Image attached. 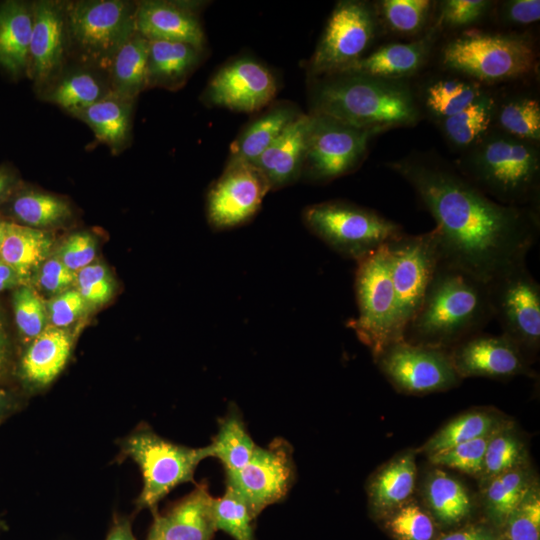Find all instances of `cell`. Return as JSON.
Here are the masks:
<instances>
[{
  "instance_id": "5",
  "label": "cell",
  "mask_w": 540,
  "mask_h": 540,
  "mask_svg": "<svg viewBox=\"0 0 540 540\" xmlns=\"http://www.w3.org/2000/svg\"><path fill=\"white\" fill-rule=\"evenodd\" d=\"M302 220L332 250L356 262L404 233L401 225L376 211L342 200L309 205Z\"/></svg>"
},
{
  "instance_id": "23",
  "label": "cell",
  "mask_w": 540,
  "mask_h": 540,
  "mask_svg": "<svg viewBox=\"0 0 540 540\" xmlns=\"http://www.w3.org/2000/svg\"><path fill=\"white\" fill-rule=\"evenodd\" d=\"M435 32L410 43H391L348 66L340 73H353L381 79L402 80L425 62L434 42ZM339 74V73H338Z\"/></svg>"
},
{
  "instance_id": "9",
  "label": "cell",
  "mask_w": 540,
  "mask_h": 540,
  "mask_svg": "<svg viewBox=\"0 0 540 540\" xmlns=\"http://www.w3.org/2000/svg\"><path fill=\"white\" fill-rule=\"evenodd\" d=\"M354 290L358 314L346 326L375 358L389 344L403 339L386 245L357 262Z\"/></svg>"
},
{
  "instance_id": "45",
  "label": "cell",
  "mask_w": 540,
  "mask_h": 540,
  "mask_svg": "<svg viewBox=\"0 0 540 540\" xmlns=\"http://www.w3.org/2000/svg\"><path fill=\"white\" fill-rule=\"evenodd\" d=\"M499 427L486 435L458 444L444 452L433 454L429 456V460L434 465L456 469L480 478L488 443Z\"/></svg>"
},
{
  "instance_id": "39",
  "label": "cell",
  "mask_w": 540,
  "mask_h": 540,
  "mask_svg": "<svg viewBox=\"0 0 540 540\" xmlns=\"http://www.w3.org/2000/svg\"><path fill=\"white\" fill-rule=\"evenodd\" d=\"M524 465H527L525 445L512 426L503 422L488 443L480 479L486 482Z\"/></svg>"
},
{
  "instance_id": "13",
  "label": "cell",
  "mask_w": 540,
  "mask_h": 540,
  "mask_svg": "<svg viewBox=\"0 0 540 540\" xmlns=\"http://www.w3.org/2000/svg\"><path fill=\"white\" fill-rule=\"evenodd\" d=\"M390 276L395 292L397 319L402 334L424 297L441 262L435 229L401 234L386 244Z\"/></svg>"
},
{
  "instance_id": "41",
  "label": "cell",
  "mask_w": 540,
  "mask_h": 540,
  "mask_svg": "<svg viewBox=\"0 0 540 540\" xmlns=\"http://www.w3.org/2000/svg\"><path fill=\"white\" fill-rule=\"evenodd\" d=\"M213 513L217 530L234 540H255L254 518L245 501L231 487L226 486L223 496L214 498Z\"/></svg>"
},
{
  "instance_id": "58",
  "label": "cell",
  "mask_w": 540,
  "mask_h": 540,
  "mask_svg": "<svg viewBox=\"0 0 540 540\" xmlns=\"http://www.w3.org/2000/svg\"><path fill=\"white\" fill-rule=\"evenodd\" d=\"M11 358V347L7 335L6 327L0 313V376L8 369Z\"/></svg>"
},
{
  "instance_id": "26",
  "label": "cell",
  "mask_w": 540,
  "mask_h": 540,
  "mask_svg": "<svg viewBox=\"0 0 540 540\" xmlns=\"http://www.w3.org/2000/svg\"><path fill=\"white\" fill-rule=\"evenodd\" d=\"M42 90L43 99L65 110L71 116L94 104L109 92L108 77H103L96 67H82L64 71Z\"/></svg>"
},
{
  "instance_id": "18",
  "label": "cell",
  "mask_w": 540,
  "mask_h": 540,
  "mask_svg": "<svg viewBox=\"0 0 540 540\" xmlns=\"http://www.w3.org/2000/svg\"><path fill=\"white\" fill-rule=\"evenodd\" d=\"M65 3L42 0L32 3L33 24L26 75L43 89L63 70L68 40Z\"/></svg>"
},
{
  "instance_id": "7",
  "label": "cell",
  "mask_w": 540,
  "mask_h": 540,
  "mask_svg": "<svg viewBox=\"0 0 540 540\" xmlns=\"http://www.w3.org/2000/svg\"><path fill=\"white\" fill-rule=\"evenodd\" d=\"M121 450L142 471L143 489L136 502L137 508H150L153 512L171 490L192 482L199 463L212 457L209 445L200 448L178 445L149 428H141L125 438Z\"/></svg>"
},
{
  "instance_id": "1",
  "label": "cell",
  "mask_w": 540,
  "mask_h": 540,
  "mask_svg": "<svg viewBox=\"0 0 540 540\" xmlns=\"http://www.w3.org/2000/svg\"><path fill=\"white\" fill-rule=\"evenodd\" d=\"M388 166L434 218L442 263L488 284L526 262L539 236L538 210L499 203L429 158L411 156Z\"/></svg>"
},
{
  "instance_id": "49",
  "label": "cell",
  "mask_w": 540,
  "mask_h": 540,
  "mask_svg": "<svg viewBox=\"0 0 540 540\" xmlns=\"http://www.w3.org/2000/svg\"><path fill=\"white\" fill-rule=\"evenodd\" d=\"M71 271L77 273L90 265L96 255V241L87 232L70 235L54 253Z\"/></svg>"
},
{
  "instance_id": "12",
  "label": "cell",
  "mask_w": 540,
  "mask_h": 540,
  "mask_svg": "<svg viewBox=\"0 0 540 540\" xmlns=\"http://www.w3.org/2000/svg\"><path fill=\"white\" fill-rule=\"evenodd\" d=\"M311 124L302 176L328 182L355 170L376 130L358 128L323 114L309 113Z\"/></svg>"
},
{
  "instance_id": "14",
  "label": "cell",
  "mask_w": 540,
  "mask_h": 540,
  "mask_svg": "<svg viewBox=\"0 0 540 540\" xmlns=\"http://www.w3.org/2000/svg\"><path fill=\"white\" fill-rule=\"evenodd\" d=\"M374 360L389 382L406 394L444 391L461 381L449 350L438 347L402 339L389 344Z\"/></svg>"
},
{
  "instance_id": "29",
  "label": "cell",
  "mask_w": 540,
  "mask_h": 540,
  "mask_svg": "<svg viewBox=\"0 0 540 540\" xmlns=\"http://www.w3.org/2000/svg\"><path fill=\"white\" fill-rule=\"evenodd\" d=\"M416 462L413 452L400 454L381 467L370 480L368 497L379 517L407 502L414 490Z\"/></svg>"
},
{
  "instance_id": "34",
  "label": "cell",
  "mask_w": 540,
  "mask_h": 540,
  "mask_svg": "<svg viewBox=\"0 0 540 540\" xmlns=\"http://www.w3.org/2000/svg\"><path fill=\"white\" fill-rule=\"evenodd\" d=\"M424 497L433 518L443 525L458 524L472 511V500L465 486L442 470L428 475Z\"/></svg>"
},
{
  "instance_id": "36",
  "label": "cell",
  "mask_w": 540,
  "mask_h": 540,
  "mask_svg": "<svg viewBox=\"0 0 540 540\" xmlns=\"http://www.w3.org/2000/svg\"><path fill=\"white\" fill-rule=\"evenodd\" d=\"M209 446L212 457L220 460L225 472L239 470L251 459L256 445L237 407H231L219 420L218 432Z\"/></svg>"
},
{
  "instance_id": "22",
  "label": "cell",
  "mask_w": 540,
  "mask_h": 540,
  "mask_svg": "<svg viewBox=\"0 0 540 540\" xmlns=\"http://www.w3.org/2000/svg\"><path fill=\"white\" fill-rule=\"evenodd\" d=\"M311 115L301 113L253 162L271 190L290 185L302 177Z\"/></svg>"
},
{
  "instance_id": "42",
  "label": "cell",
  "mask_w": 540,
  "mask_h": 540,
  "mask_svg": "<svg viewBox=\"0 0 540 540\" xmlns=\"http://www.w3.org/2000/svg\"><path fill=\"white\" fill-rule=\"evenodd\" d=\"M385 518V529L395 540H433L435 521L416 502L408 500Z\"/></svg>"
},
{
  "instance_id": "17",
  "label": "cell",
  "mask_w": 540,
  "mask_h": 540,
  "mask_svg": "<svg viewBox=\"0 0 540 540\" xmlns=\"http://www.w3.org/2000/svg\"><path fill=\"white\" fill-rule=\"evenodd\" d=\"M276 93L271 71L252 58L242 57L229 61L213 75L202 100L210 106L253 113L267 106Z\"/></svg>"
},
{
  "instance_id": "50",
  "label": "cell",
  "mask_w": 540,
  "mask_h": 540,
  "mask_svg": "<svg viewBox=\"0 0 540 540\" xmlns=\"http://www.w3.org/2000/svg\"><path fill=\"white\" fill-rule=\"evenodd\" d=\"M486 0H445L440 4V22L451 27L472 24L481 19L491 6Z\"/></svg>"
},
{
  "instance_id": "28",
  "label": "cell",
  "mask_w": 540,
  "mask_h": 540,
  "mask_svg": "<svg viewBox=\"0 0 540 540\" xmlns=\"http://www.w3.org/2000/svg\"><path fill=\"white\" fill-rule=\"evenodd\" d=\"M148 41V87L179 89L198 67L204 51L183 42Z\"/></svg>"
},
{
  "instance_id": "25",
  "label": "cell",
  "mask_w": 540,
  "mask_h": 540,
  "mask_svg": "<svg viewBox=\"0 0 540 540\" xmlns=\"http://www.w3.org/2000/svg\"><path fill=\"white\" fill-rule=\"evenodd\" d=\"M33 24L32 3H0V68L11 77L26 74Z\"/></svg>"
},
{
  "instance_id": "59",
  "label": "cell",
  "mask_w": 540,
  "mask_h": 540,
  "mask_svg": "<svg viewBox=\"0 0 540 540\" xmlns=\"http://www.w3.org/2000/svg\"><path fill=\"white\" fill-rule=\"evenodd\" d=\"M14 407V399L9 392L0 388V421L5 418Z\"/></svg>"
},
{
  "instance_id": "47",
  "label": "cell",
  "mask_w": 540,
  "mask_h": 540,
  "mask_svg": "<svg viewBox=\"0 0 540 540\" xmlns=\"http://www.w3.org/2000/svg\"><path fill=\"white\" fill-rule=\"evenodd\" d=\"M506 540H540V493L535 483L504 526Z\"/></svg>"
},
{
  "instance_id": "55",
  "label": "cell",
  "mask_w": 540,
  "mask_h": 540,
  "mask_svg": "<svg viewBox=\"0 0 540 540\" xmlns=\"http://www.w3.org/2000/svg\"><path fill=\"white\" fill-rule=\"evenodd\" d=\"M20 184L17 173L11 165H0V206Z\"/></svg>"
},
{
  "instance_id": "54",
  "label": "cell",
  "mask_w": 540,
  "mask_h": 540,
  "mask_svg": "<svg viewBox=\"0 0 540 540\" xmlns=\"http://www.w3.org/2000/svg\"><path fill=\"white\" fill-rule=\"evenodd\" d=\"M436 540H500L495 532L487 526L472 524L449 532Z\"/></svg>"
},
{
  "instance_id": "35",
  "label": "cell",
  "mask_w": 540,
  "mask_h": 540,
  "mask_svg": "<svg viewBox=\"0 0 540 540\" xmlns=\"http://www.w3.org/2000/svg\"><path fill=\"white\" fill-rule=\"evenodd\" d=\"M483 493L486 513L491 521L503 527L512 511L536 483L527 465L497 475L486 481Z\"/></svg>"
},
{
  "instance_id": "19",
  "label": "cell",
  "mask_w": 540,
  "mask_h": 540,
  "mask_svg": "<svg viewBox=\"0 0 540 540\" xmlns=\"http://www.w3.org/2000/svg\"><path fill=\"white\" fill-rule=\"evenodd\" d=\"M460 376L509 378L529 373L528 360L504 334L476 333L449 350Z\"/></svg>"
},
{
  "instance_id": "46",
  "label": "cell",
  "mask_w": 540,
  "mask_h": 540,
  "mask_svg": "<svg viewBox=\"0 0 540 540\" xmlns=\"http://www.w3.org/2000/svg\"><path fill=\"white\" fill-rule=\"evenodd\" d=\"M431 7L428 0H384L380 11L388 27L400 34H415L424 26Z\"/></svg>"
},
{
  "instance_id": "44",
  "label": "cell",
  "mask_w": 540,
  "mask_h": 540,
  "mask_svg": "<svg viewBox=\"0 0 540 540\" xmlns=\"http://www.w3.org/2000/svg\"><path fill=\"white\" fill-rule=\"evenodd\" d=\"M12 304L19 334L31 342L47 327V305L30 285L15 288Z\"/></svg>"
},
{
  "instance_id": "33",
  "label": "cell",
  "mask_w": 540,
  "mask_h": 540,
  "mask_svg": "<svg viewBox=\"0 0 540 540\" xmlns=\"http://www.w3.org/2000/svg\"><path fill=\"white\" fill-rule=\"evenodd\" d=\"M301 112L290 103H277L255 118L231 145V156L254 162Z\"/></svg>"
},
{
  "instance_id": "8",
  "label": "cell",
  "mask_w": 540,
  "mask_h": 540,
  "mask_svg": "<svg viewBox=\"0 0 540 540\" xmlns=\"http://www.w3.org/2000/svg\"><path fill=\"white\" fill-rule=\"evenodd\" d=\"M445 67L483 82H497L529 74L536 54L528 39L512 34L467 32L442 50Z\"/></svg>"
},
{
  "instance_id": "27",
  "label": "cell",
  "mask_w": 540,
  "mask_h": 540,
  "mask_svg": "<svg viewBox=\"0 0 540 540\" xmlns=\"http://www.w3.org/2000/svg\"><path fill=\"white\" fill-rule=\"evenodd\" d=\"M134 102L111 91L73 117L85 122L97 140L117 154L131 140Z\"/></svg>"
},
{
  "instance_id": "51",
  "label": "cell",
  "mask_w": 540,
  "mask_h": 540,
  "mask_svg": "<svg viewBox=\"0 0 540 540\" xmlns=\"http://www.w3.org/2000/svg\"><path fill=\"white\" fill-rule=\"evenodd\" d=\"M88 304L76 289H68L48 302V319L53 326L64 328L71 325L86 310Z\"/></svg>"
},
{
  "instance_id": "2",
  "label": "cell",
  "mask_w": 540,
  "mask_h": 540,
  "mask_svg": "<svg viewBox=\"0 0 540 540\" xmlns=\"http://www.w3.org/2000/svg\"><path fill=\"white\" fill-rule=\"evenodd\" d=\"M492 319L488 284L440 262L403 339L450 350Z\"/></svg>"
},
{
  "instance_id": "24",
  "label": "cell",
  "mask_w": 540,
  "mask_h": 540,
  "mask_svg": "<svg viewBox=\"0 0 540 540\" xmlns=\"http://www.w3.org/2000/svg\"><path fill=\"white\" fill-rule=\"evenodd\" d=\"M72 349L71 335L63 328L47 327L31 342L23 353L19 375L33 387L52 382L64 368Z\"/></svg>"
},
{
  "instance_id": "3",
  "label": "cell",
  "mask_w": 540,
  "mask_h": 540,
  "mask_svg": "<svg viewBox=\"0 0 540 540\" xmlns=\"http://www.w3.org/2000/svg\"><path fill=\"white\" fill-rule=\"evenodd\" d=\"M310 113L349 125L383 132L414 125L419 110L410 87L402 80L339 73L312 78Z\"/></svg>"
},
{
  "instance_id": "40",
  "label": "cell",
  "mask_w": 540,
  "mask_h": 540,
  "mask_svg": "<svg viewBox=\"0 0 540 540\" xmlns=\"http://www.w3.org/2000/svg\"><path fill=\"white\" fill-rule=\"evenodd\" d=\"M482 94L478 85L458 79H445L427 88L425 101L428 109L443 120L458 114Z\"/></svg>"
},
{
  "instance_id": "20",
  "label": "cell",
  "mask_w": 540,
  "mask_h": 540,
  "mask_svg": "<svg viewBox=\"0 0 540 540\" xmlns=\"http://www.w3.org/2000/svg\"><path fill=\"white\" fill-rule=\"evenodd\" d=\"M213 502L207 484L197 485L167 512H154L147 540H212L217 531Z\"/></svg>"
},
{
  "instance_id": "38",
  "label": "cell",
  "mask_w": 540,
  "mask_h": 540,
  "mask_svg": "<svg viewBox=\"0 0 540 540\" xmlns=\"http://www.w3.org/2000/svg\"><path fill=\"white\" fill-rule=\"evenodd\" d=\"M495 104L482 94L458 114L442 120V128L451 143L458 147L477 144L485 135L494 116Z\"/></svg>"
},
{
  "instance_id": "30",
  "label": "cell",
  "mask_w": 540,
  "mask_h": 540,
  "mask_svg": "<svg viewBox=\"0 0 540 540\" xmlns=\"http://www.w3.org/2000/svg\"><path fill=\"white\" fill-rule=\"evenodd\" d=\"M52 244L51 235L43 229L7 220L5 237L0 248V260L30 285L31 277L50 257Z\"/></svg>"
},
{
  "instance_id": "53",
  "label": "cell",
  "mask_w": 540,
  "mask_h": 540,
  "mask_svg": "<svg viewBox=\"0 0 540 540\" xmlns=\"http://www.w3.org/2000/svg\"><path fill=\"white\" fill-rule=\"evenodd\" d=\"M501 14L504 21L525 25L540 19L539 0H510L502 4Z\"/></svg>"
},
{
  "instance_id": "61",
  "label": "cell",
  "mask_w": 540,
  "mask_h": 540,
  "mask_svg": "<svg viewBox=\"0 0 540 540\" xmlns=\"http://www.w3.org/2000/svg\"><path fill=\"white\" fill-rule=\"evenodd\" d=\"M3 522L0 520V530L3 528Z\"/></svg>"
},
{
  "instance_id": "11",
  "label": "cell",
  "mask_w": 540,
  "mask_h": 540,
  "mask_svg": "<svg viewBox=\"0 0 540 540\" xmlns=\"http://www.w3.org/2000/svg\"><path fill=\"white\" fill-rule=\"evenodd\" d=\"M493 319L528 361L540 348V285L525 263L488 283Z\"/></svg>"
},
{
  "instance_id": "16",
  "label": "cell",
  "mask_w": 540,
  "mask_h": 540,
  "mask_svg": "<svg viewBox=\"0 0 540 540\" xmlns=\"http://www.w3.org/2000/svg\"><path fill=\"white\" fill-rule=\"evenodd\" d=\"M271 190L263 173L247 160L230 157L207 193L206 215L214 230L232 229L251 220Z\"/></svg>"
},
{
  "instance_id": "31",
  "label": "cell",
  "mask_w": 540,
  "mask_h": 540,
  "mask_svg": "<svg viewBox=\"0 0 540 540\" xmlns=\"http://www.w3.org/2000/svg\"><path fill=\"white\" fill-rule=\"evenodd\" d=\"M72 210L63 198L20 186L0 206V215H7L10 222L42 229L64 223Z\"/></svg>"
},
{
  "instance_id": "37",
  "label": "cell",
  "mask_w": 540,
  "mask_h": 540,
  "mask_svg": "<svg viewBox=\"0 0 540 540\" xmlns=\"http://www.w3.org/2000/svg\"><path fill=\"white\" fill-rule=\"evenodd\" d=\"M503 422L495 414L474 410L455 417L435 433L422 447L428 457L458 444L486 435Z\"/></svg>"
},
{
  "instance_id": "52",
  "label": "cell",
  "mask_w": 540,
  "mask_h": 540,
  "mask_svg": "<svg viewBox=\"0 0 540 540\" xmlns=\"http://www.w3.org/2000/svg\"><path fill=\"white\" fill-rule=\"evenodd\" d=\"M76 273L68 269L55 254L50 256L37 272L38 285L56 296L75 284Z\"/></svg>"
},
{
  "instance_id": "43",
  "label": "cell",
  "mask_w": 540,
  "mask_h": 540,
  "mask_svg": "<svg viewBox=\"0 0 540 540\" xmlns=\"http://www.w3.org/2000/svg\"><path fill=\"white\" fill-rule=\"evenodd\" d=\"M503 132L536 142L540 139V106L536 99L520 97L505 103L498 113Z\"/></svg>"
},
{
  "instance_id": "6",
  "label": "cell",
  "mask_w": 540,
  "mask_h": 540,
  "mask_svg": "<svg viewBox=\"0 0 540 540\" xmlns=\"http://www.w3.org/2000/svg\"><path fill=\"white\" fill-rule=\"evenodd\" d=\"M68 46L83 64L106 72L115 51L135 30L136 3L82 0L65 3Z\"/></svg>"
},
{
  "instance_id": "21",
  "label": "cell",
  "mask_w": 540,
  "mask_h": 540,
  "mask_svg": "<svg viewBox=\"0 0 540 540\" xmlns=\"http://www.w3.org/2000/svg\"><path fill=\"white\" fill-rule=\"evenodd\" d=\"M135 30L147 40H165L205 48V34L190 4L146 0L136 3Z\"/></svg>"
},
{
  "instance_id": "4",
  "label": "cell",
  "mask_w": 540,
  "mask_h": 540,
  "mask_svg": "<svg viewBox=\"0 0 540 540\" xmlns=\"http://www.w3.org/2000/svg\"><path fill=\"white\" fill-rule=\"evenodd\" d=\"M462 175L499 203L538 210L540 158L535 143L505 132L485 135L464 161Z\"/></svg>"
},
{
  "instance_id": "10",
  "label": "cell",
  "mask_w": 540,
  "mask_h": 540,
  "mask_svg": "<svg viewBox=\"0 0 540 540\" xmlns=\"http://www.w3.org/2000/svg\"><path fill=\"white\" fill-rule=\"evenodd\" d=\"M376 28V14L371 5L357 0L339 1L308 61V76L338 74L362 58Z\"/></svg>"
},
{
  "instance_id": "56",
  "label": "cell",
  "mask_w": 540,
  "mask_h": 540,
  "mask_svg": "<svg viewBox=\"0 0 540 540\" xmlns=\"http://www.w3.org/2000/svg\"><path fill=\"white\" fill-rule=\"evenodd\" d=\"M106 540H136L130 521L126 518L115 519Z\"/></svg>"
},
{
  "instance_id": "57",
  "label": "cell",
  "mask_w": 540,
  "mask_h": 540,
  "mask_svg": "<svg viewBox=\"0 0 540 540\" xmlns=\"http://www.w3.org/2000/svg\"><path fill=\"white\" fill-rule=\"evenodd\" d=\"M22 285L27 284L11 267L0 260V292Z\"/></svg>"
},
{
  "instance_id": "60",
  "label": "cell",
  "mask_w": 540,
  "mask_h": 540,
  "mask_svg": "<svg viewBox=\"0 0 540 540\" xmlns=\"http://www.w3.org/2000/svg\"><path fill=\"white\" fill-rule=\"evenodd\" d=\"M7 220L0 215V248L6 233Z\"/></svg>"
},
{
  "instance_id": "48",
  "label": "cell",
  "mask_w": 540,
  "mask_h": 540,
  "mask_svg": "<svg viewBox=\"0 0 540 540\" xmlns=\"http://www.w3.org/2000/svg\"><path fill=\"white\" fill-rule=\"evenodd\" d=\"M77 291L91 306L108 302L114 292V282L107 268L101 263H91L76 273Z\"/></svg>"
},
{
  "instance_id": "15",
  "label": "cell",
  "mask_w": 540,
  "mask_h": 540,
  "mask_svg": "<svg viewBox=\"0 0 540 540\" xmlns=\"http://www.w3.org/2000/svg\"><path fill=\"white\" fill-rule=\"evenodd\" d=\"M295 478L292 446L282 438L256 446L248 463L226 472V486L237 492L255 519L265 508L282 500Z\"/></svg>"
},
{
  "instance_id": "32",
  "label": "cell",
  "mask_w": 540,
  "mask_h": 540,
  "mask_svg": "<svg viewBox=\"0 0 540 540\" xmlns=\"http://www.w3.org/2000/svg\"><path fill=\"white\" fill-rule=\"evenodd\" d=\"M149 41L134 32L113 54L106 73L111 91L130 100L148 88Z\"/></svg>"
}]
</instances>
